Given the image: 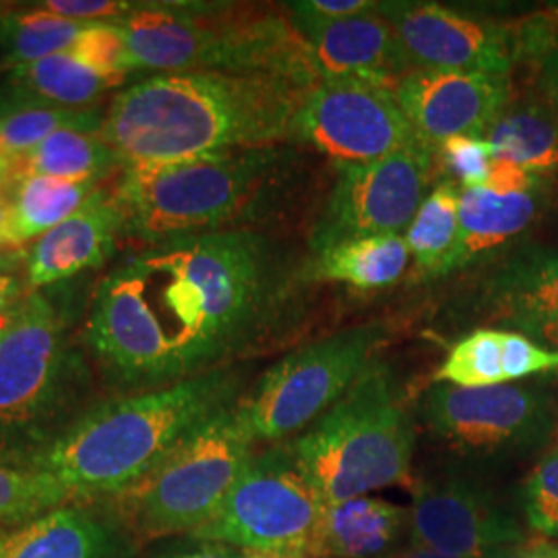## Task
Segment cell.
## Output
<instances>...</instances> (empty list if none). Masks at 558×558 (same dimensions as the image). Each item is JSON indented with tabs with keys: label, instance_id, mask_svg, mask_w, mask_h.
Instances as JSON below:
<instances>
[{
	"label": "cell",
	"instance_id": "ac0fdd59",
	"mask_svg": "<svg viewBox=\"0 0 558 558\" xmlns=\"http://www.w3.org/2000/svg\"><path fill=\"white\" fill-rule=\"evenodd\" d=\"M558 371V352L519 331L478 329L449 350L437 383L480 389Z\"/></svg>",
	"mask_w": 558,
	"mask_h": 558
},
{
	"label": "cell",
	"instance_id": "277c9868",
	"mask_svg": "<svg viewBox=\"0 0 558 558\" xmlns=\"http://www.w3.org/2000/svg\"><path fill=\"white\" fill-rule=\"evenodd\" d=\"M288 445L304 476L333 505L408 484L416 435L391 371L373 360L348 393Z\"/></svg>",
	"mask_w": 558,
	"mask_h": 558
},
{
	"label": "cell",
	"instance_id": "603a6c76",
	"mask_svg": "<svg viewBox=\"0 0 558 558\" xmlns=\"http://www.w3.org/2000/svg\"><path fill=\"white\" fill-rule=\"evenodd\" d=\"M480 137L493 160L511 161L538 177L558 168V119L538 94L511 98Z\"/></svg>",
	"mask_w": 558,
	"mask_h": 558
},
{
	"label": "cell",
	"instance_id": "44dd1931",
	"mask_svg": "<svg viewBox=\"0 0 558 558\" xmlns=\"http://www.w3.org/2000/svg\"><path fill=\"white\" fill-rule=\"evenodd\" d=\"M482 306L502 325L557 317L558 248L544 244L513 248L484 279Z\"/></svg>",
	"mask_w": 558,
	"mask_h": 558
},
{
	"label": "cell",
	"instance_id": "7a4b0ae2",
	"mask_svg": "<svg viewBox=\"0 0 558 558\" xmlns=\"http://www.w3.org/2000/svg\"><path fill=\"white\" fill-rule=\"evenodd\" d=\"M313 85L265 71L160 73L114 96L100 137L122 168L269 149L296 137Z\"/></svg>",
	"mask_w": 558,
	"mask_h": 558
},
{
	"label": "cell",
	"instance_id": "52a82bcc",
	"mask_svg": "<svg viewBox=\"0 0 558 558\" xmlns=\"http://www.w3.org/2000/svg\"><path fill=\"white\" fill-rule=\"evenodd\" d=\"M327 502L304 476L290 445L253 456L220 511L191 539L240 553L317 557Z\"/></svg>",
	"mask_w": 558,
	"mask_h": 558
},
{
	"label": "cell",
	"instance_id": "4316f807",
	"mask_svg": "<svg viewBox=\"0 0 558 558\" xmlns=\"http://www.w3.org/2000/svg\"><path fill=\"white\" fill-rule=\"evenodd\" d=\"M410 257L403 234L348 240L315 255L313 276L359 290H380L403 276Z\"/></svg>",
	"mask_w": 558,
	"mask_h": 558
},
{
	"label": "cell",
	"instance_id": "cb8c5ba5",
	"mask_svg": "<svg viewBox=\"0 0 558 558\" xmlns=\"http://www.w3.org/2000/svg\"><path fill=\"white\" fill-rule=\"evenodd\" d=\"M9 94L25 106L87 110L104 94L120 87L126 75L98 73L77 60L57 54L7 71Z\"/></svg>",
	"mask_w": 558,
	"mask_h": 558
},
{
	"label": "cell",
	"instance_id": "d4e9b609",
	"mask_svg": "<svg viewBox=\"0 0 558 558\" xmlns=\"http://www.w3.org/2000/svg\"><path fill=\"white\" fill-rule=\"evenodd\" d=\"M122 166L117 151L101 140L100 133L64 129L34 149L4 166L9 182L50 177L62 180H100Z\"/></svg>",
	"mask_w": 558,
	"mask_h": 558
},
{
	"label": "cell",
	"instance_id": "7bdbcfd3",
	"mask_svg": "<svg viewBox=\"0 0 558 558\" xmlns=\"http://www.w3.org/2000/svg\"><path fill=\"white\" fill-rule=\"evenodd\" d=\"M25 283L15 276H0V317L13 315L25 296Z\"/></svg>",
	"mask_w": 558,
	"mask_h": 558
},
{
	"label": "cell",
	"instance_id": "d6a6232c",
	"mask_svg": "<svg viewBox=\"0 0 558 558\" xmlns=\"http://www.w3.org/2000/svg\"><path fill=\"white\" fill-rule=\"evenodd\" d=\"M81 64L106 75H131L137 71L124 34L117 21L89 25L73 46L62 52Z\"/></svg>",
	"mask_w": 558,
	"mask_h": 558
},
{
	"label": "cell",
	"instance_id": "ab89813d",
	"mask_svg": "<svg viewBox=\"0 0 558 558\" xmlns=\"http://www.w3.org/2000/svg\"><path fill=\"white\" fill-rule=\"evenodd\" d=\"M513 331H519L527 338L538 341L539 345L558 352V315L557 317H536V319H521L509 323Z\"/></svg>",
	"mask_w": 558,
	"mask_h": 558
},
{
	"label": "cell",
	"instance_id": "6da1fadb",
	"mask_svg": "<svg viewBox=\"0 0 558 558\" xmlns=\"http://www.w3.org/2000/svg\"><path fill=\"white\" fill-rule=\"evenodd\" d=\"M288 288L283 263L251 230L166 240L101 279L85 338L110 377L160 389L220 368L269 331Z\"/></svg>",
	"mask_w": 558,
	"mask_h": 558
},
{
	"label": "cell",
	"instance_id": "3957f363",
	"mask_svg": "<svg viewBox=\"0 0 558 558\" xmlns=\"http://www.w3.org/2000/svg\"><path fill=\"white\" fill-rule=\"evenodd\" d=\"M239 377L216 368L160 389L112 399L60 430L20 468L50 474L75 497L114 499L145 478L205 420L232 405Z\"/></svg>",
	"mask_w": 558,
	"mask_h": 558
},
{
	"label": "cell",
	"instance_id": "8992f818",
	"mask_svg": "<svg viewBox=\"0 0 558 558\" xmlns=\"http://www.w3.org/2000/svg\"><path fill=\"white\" fill-rule=\"evenodd\" d=\"M253 445L236 408H223L145 478L114 497L120 521L143 539L179 534L191 538L220 511L253 459Z\"/></svg>",
	"mask_w": 558,
	"mask_h": 558
},
{
	"label": "cell",
	"instance_id": "7402d4cb",
	"mask_svg": "<svg viewBox=\"0 0 558 558\" xmlns=\"http://www.w3.org/2000/svg\"><path fill=\"white\" fill-rule=\"evenodd\" d=\"M410 511L391 500L356 497L327 505L319 558H387L408 534Z\"/></svg>",
	"mask_w": 558,
	"mask_h": 558
},
{
	"label": "cell",
	"instance_id": "d6986e66",
	"mask_svg": "<svg viewBox=\"0 0 558 558\" xmlns=\"http://www.w3.org/2000/svg\"><path fill=\"white\" fill-rule=\"evenodd\" d=\"M129 538L87 505H69L0 532V558H122Z\"/></svg>",
	"mask_w": 558,
	"mask_h": 558
},
{
	"label": "cell",
	"instance_id": "ee69618b",
	"mask_svg": "<svg viewBox=\"0 0 558 558\" xmlns=\"http://www.w3.org/2000/svg\"><path fill=\"white\" fill-rule=\"evenodd\" d=\"M387 558H451L445 557V555H439V553H435V550H428V548H422V546H416V544H410L408 542V546H403V548H398L393 555H389Z\"/></svg>",
	"mask_w": 558,
	"mask_h": 558
},
{
	"label": "cell",
	"instance_id": "30bf717a",
	"mask_svg": "<svg viewBox=\"0 0 558 558\" xmlns=\"http://www.w3.org/2000/svg\"><path fill=\"white\" fill-rule=\"evenodd\" d=\"M428 430L465 458H502L538 449L555 433L553 399L538 387L465 389L439 383L422 403Z\"/></svg>",
	"mask_w": 558,
	"mask_h": 558
},
{
	"label": "cell",
	"instance_id": "4fadbf2b",
	"mask_svg": "<svg viewBox=\"0 0 558 558\" xmlns=\"http://www.w3.org/2000/svg\"><path fill=\"white\" fill-rule=\"evenodd\" d=\"M408 539L451 558H484L525 534L497 497L468 474L420 480L410 505Z\"/></svg>",
	"mask_w": 558,
	"mask_h": 558
},
{
	"label": "cell",
	"instance_id": "d590c367",
	"mask_svg": "<svg viewBox=\"0 0 558 558\" xmlns=\"http://www.w3.org/2000/svg\"><path fill=\"white\" fill-rule=\"evenodd\" d=\"M292 21H339L356 17L360 13L373 11L377 2L371 0H300L288 2Z\"/></svg>",
	"mask_w": 558,
	"mask_h": 558
},
{
	"label": "cell",
	"instance_id": "1f68e13d",
	"mask_svg": "<svg viewBox=\"0 0 558 558\" xmlns=\"http://www.w3.org/2000/svg\"><path fill=\"white\" fill-rule=\"evenodd\" d=\"M521 499L527 527L558 544V445L538 459L523 482Z\"/></svg>",
	"mask_w": 558,
	"mask_h": 558
},
{
	"label": "cell",
	"instance_id": "c3c4849f",
	"mask_svg": "<svg viewBox=\"0 0 558 558\" xmlns=\"http://www.w3.org/2000/svg\"><path fill=\"white\" fill-rule=\"evenodd\" d=\"M4 186H7V177H0V195H2Z\"/></svg>",
	"mask_w": 558,
	"mask_h": 558
},
{
	"label": "cell",
	"instance_id": "836d02e7",
	"mask_svg": "<svg viewBox=\"0 0 558 558\" xmlns=\"http://www.w3.org/2000/svg\"><path fill=\"white\" fill-rule=\"evenodd\" d=\"M437 160L461 191L482 189L488 182L493 151L480 135H459L437 147Z\"/></svg>",
	"mask_w": 558,
	"mask_h": 558
},
{
	"label": "cell",
	"instance_id": "e0dca14e",
	"mask_svg": "<svg viewBox=\"0 0 558 558\" xmlns=\"http://www.w3.org/2000/svg\"><path fill=\"white\" fill-rule=\"evenodd\" d=\"M122 236V216L112 191L98 189L80 209L27 246L25 286L40 290L94 269Z\"/></svg>",
	"mask_w": 558,
	"mask_h": 558
},
{
	"label": "cell",
	"instance_id": "7dc6e473",
	"mask_svg": "<svg viewBox=\"0 0 558 558\" xmlns=\"http://www.w3.org/2000/svg\"><path fill=\"white\" fill-rule=\"evenodd\" d=\"M13 319V315H7V317H0V333L9 327V323Z\"/></svg>",
	"mask_w": 558,
	"mask_h": 558
},
{
	"label": "cell",
	"instance_id": "9a60e30c",
	"mask_svg": "<svg viewBox=\"0 0 558 558\" xmlns=\"http://www.w3.org/2000/svg\"><path fill=\"white\" fill-rule=\"evenodd\" d=\"M396 98L422 143L439 147L459 135H482L513 98L511 75L410 71Z\"/></svg>",
	"mask_w": 558,
	"mask_h": 558
},
{
	"label": "cell",
	"instance_id": "83f0119b",
	"mask_svg": "<svg viewBox=\"0 0 558 558\" xmlns=\"http://www.w3.org/2000/svg\"><path fill=\"white\" fill-rule=\"evenodd\" d=\"M94 23L64 20L44 9L7 11L0 15V71L57 57Z\"/></svg>",
	"mask_w": 558,
	"mask_h": 558
},
{
	"label": "cell",
	"instance_id": "2e32d148",
	"mask_svg": "<svg viewBox=\"0 0 558 558\" xmlns=\"http://www.w3.org/2000/svg\"><path fill=\"white\" fill-rule=\"evenodd\" d=\"M292 25L308 50L317 80H362L396 92L412 71L398 34L379 13V2L356 17Z\"/></svg>",
	"mask_w": 558,
	"mask_h": 558
},
{
	"label": "cell",
	"instance_id": "5b68a950",
	"mask_svg": "<svg viewBox=\"0 0 558 558\" xmlns=\"http://www.w3.org/2000/svg\"><path fill=\"white\" fill-rule=\"evenodd\" d=\"M279 147L124 168L112 189L122 236L158 244L221 232L242 218L278 172Z\"/></svg>",
	"mask_w": 558,
	"mask_h": 558
},
{
	"label": "cell",
	"instance_id": "e575fe53",
	"mask_svg": "<svg viewBox=\"0 0 558 558\" xmlns=\"http://www.w3.org/2000/svg\"><path fill=\"white\" fill-rule=\"evenodd\" d=\"M34 7L54 13L64 20L83 21V23L119 21L135 9L133 2H119V0H44Z\"/></svg>",
	"mask_w": 558,
	"mask_h": 558
},
{
	"label": "cell",
	"instance_id": "ffe728a7",
	"mask_svg": "<svg viewBox=\"0 0 558 558\" xmlns=\"http://www.w3.org/2000/svg\"><path fill=\"white\" fill-rule=\"evenodd\" d=\"M542 186L525 193L465 189L459 195V236L442 276L478 265L521 239L536 221Z\"/></svg>",
	"mask_w": 558,
	"mask_h": 558
},
{
	"label": "cell",
	"instance_id": "7c38bea8",
	"mask_svg": "<svg viewBox=\"0 0 558 558\" xmlns=\"http://www.w3.org/2000/svg\"><path fill=\"white\" fill-rule=\"evenodd\" d=\"M296 137L343 166L385 160L420 143L396 92L362 80H319L302 101Z\"/></svg>",
	"mask_w": 558,
	"mask_h": 558
},
{
	"label": "cell",
	"instance_id": "74e56055",
	"mask_svg": "<svg viewBox=\"0 0 558 558\" xmlns=\"http://www.w3.org/2000/svg\"><path fill=\"white\" fill-rule=\"evenodd\" d=\"M536 94L558 119V38L536 60Z\"/></svg>",
	"mask_w": 558,
	"mask_h": 558
},
{
	"label": "cell",
	"instance_id": "ba28073f",
	"mask_svg": "<svg viewBox=\"0 0 558 558\" xmlns=\"http://www.w3.org/2000/svg\"><path fill=\"white\" fill-rule=\"evenodd\" d=\"M383 339L380 325H362L290 352L234 405L240 424L255 442L304 433L360 379Z\"/></svg>",
	"mask_w": 558,
	"mask_h": 558
},
{
	"label": "cell",
	"instance_id": "9c48e42d",
	"mask_svg": "<svg viewBox=\"0 0 558 558\" xmlns=\"http://www.w3.org/2000/svg\"><path fill=\"white\" fill-rule=\"evenodd\" d=\"M64 325L41 294H29L0 333V453L54 418L69 387Z\"/></svg>",
	"mask_w": 558,
	"mask_h": 558
},
{
	"label": "cell",
	"instance_id": "f546056e",
	"mask_svg": "<svg viewBox=\"0 0 558 558\" xmlns=\"http://www.w3.org/2000/svg\"><path fill=\"white\" fill-rule=\"evenodd\" d=\"M104 114L87 110H66V108H48V106H29L0 120V166L23 156L25 151L40 145L50 135L77 129L100 133Z\"/></svg>",
	"mask_w": 558,
	"mask_h": 558
},
{
	"label": "cell",
	"instance_id": "f1b7e54d",
	"mask_svg": "<svg viewBox=\"0 0 558 558\" xmlns=\"http://www.w3.org/2000/svg\"><path fill=\"white\" fill-rule=\"evenodd\" d=\"M459 195L461 189L453 180H440L424 197L408 226L403 239L410 255L418 263L420 274L442 276L451 259L459 236Z\"/></svg>",
	"mask_w": 558,
	"mask_h": 558
},
{
	"label": "cell",
	"instance_id": "4dcf8cb0",
	"mask_svg": "<svg viewBox=\"0 0 558 558\" xmlns=\"http://www.w3.org/2000/svg\"><path fill=\"white\" fill-rule=\"evenodd\" d=\"M69 505L87 502L50 474L0 463V521L27 523Z\"/></svg>",
	"mask_w": 558,
	"mask_h": 558
},
{
	"label": "cell",
	"instance_id": "8d00e7d4",
	"mask_svg": "<svg viewBox=\"0 0 558 558\" xmlns=\"http://www.w3.org/2000/svg\"><path fill=\"white\" fill-rule=\"evenodd\" d=\"M542 186V177L519 168L515 163L505 160L490 161V174L486 189L499 191V193H525Z\"/></svg>",
	"mask_w": 558,
	"mask_h": 558
},
{
	"label": "cell",
	"instance_id": "5bb4252c",
	"mask_svg": "<svg viewBox=\"0 0 558 558\" xmlns=\"http://www.w3.org/2000/svg\"><path fill=\"white\" fill-rule=\"evenodd\" d=\"M412 71L511 75L513 36L507 27L437 2H379Z\"/></svg>",
	"mask_w": 558,
	"mask_h": 558
},
{
	"label": "cell",
	"instance_id": "b9f144b4",
	"mask_svg": "<svg viewBox=\"0 0 558 558\" xmlns=\"http://www.w3.org/2000/svg\"><path fill=\"white\" fill-rule=\"evenodd\" d=\"M242 553L236 548L223 546V544H214V542H199L195 539L193 546L179 548L172 553H166L160 558H240Z\"/></svg>",
	"mask_w": 558,
	"mask_h": 558
},
{
	"label": "cell",
	"instance_id": "bcb514c9",
	"mask_svg": "<svg viewBox=\"0 0 558 558\" xmlns=\"http://www.w3.org/2000/svg\"><path fill=\"white\" fill-rule=\"evenodd\" d=\"M240 558H311V557H283V555H260V553H242Z\"/></svg>",
	"mask_w": 558,
	"mask_h": 558
},
{
	"label": "cell",
	"instance_id": "f35d334b",
	"mask_svg": "<svg viewBox=\"0 0 558 558\" xmlns=\"http://www.w3.org/2000/svg\"><path fill=\"white\" fill-rule=\"evenodd\" d=\"M27 246L9 236L7 228V186L0 195V276H13L15 269L25 265Z\"/></svg>",
	"mask_w": 558,
	"mask_h": 558
},
{
	"label": "cell",
	"instance_id": "f6af8a7d",
	"mask_svg": "<svg viewBox=\"0 0 558 558\" xmlns=\"http://www.w3.org/2000/svg\"><path fill=\"white\" fill-rule=\"evenodd\" d=\"M21 108H29V106H25L23 101L17 100V98L11 96V94L0 96V120L4 119V117H9V114H13V112H17Z\"/></svg>",
	"mask_w": 558,
	"mask_h": 558
},
{
	"label": "cell",
	"instance_id": "60d3db41",
	"mask_svg": "<svg viewBox=\"0 0 558 558\" xmlns=\"http://www.w3.org/2000/svg\"><path fill=\"white\" fill-rule=\"evenodd\" d=\"M484 558H558V544L550 539H521Z\"/></svg>",
	"mask_w": 558,
	"mask_h": 558
},
{
	"label": "cell",
	"instance_id": "484cf974",
	"mask_svg": "<svg viewBox=\"0 0 558 558\" xmlns=\"http://www.w3.org/2000/svg\"><path fill=\"white\" fill-rule=\"evenodd\" d=\"M98 189V180L77 182L50 177L7 180L9 236L20 244L40 239L60 221L73 216Z\"/></svg>",
	"mask_w": 558,
	"mask_h": 558
},
{
	"label": "cell",
	"instance_id": "8fae6325",
	"mask_svg": "<svg viewBox=\"0 0 558 558\" xmlns=\"http://www.w3.org/2000/svg\"><path fill=\"white\" fill-rule=\"evenodd\" d=\"M437 149L416 143L385 160L343 166L311 234L315 255L348 240L401 234L430 182Z\"/></svg>",
	"mask_w": 558,
	"mask_h": 558
}]
</instances>
